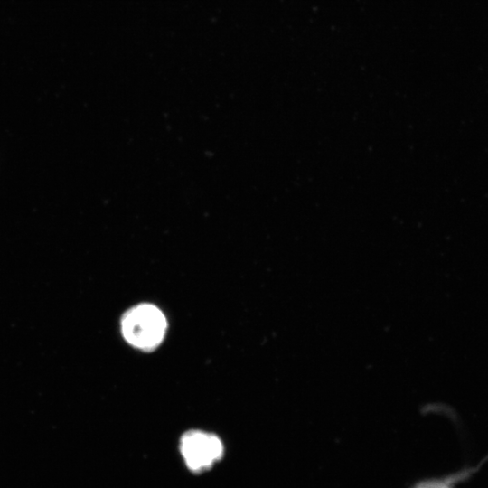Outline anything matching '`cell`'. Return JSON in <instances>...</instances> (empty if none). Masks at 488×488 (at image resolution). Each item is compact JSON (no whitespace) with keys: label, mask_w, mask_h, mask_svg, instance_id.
Instances as JSON below:
<instances>
[{"label":"cell","mask_w":488,"mask_h":488,"mask_svg":"<svg viewBox=\"0 0 488 488\" xmlns=\"http://www.w3.org/2000/svg\"><path fill=\"white\" fill-rule=\"evenodd\" d=\"M181 453L193 472L209 469L223 455V445L214 434L190 430L181 437Z\"/></svg>","instance_id":"obj_2"},{"label":"cell","mask_w":488,"mask_h":488,"mask_svg":"<svg viewBox=\"0 0 488 488\" xmlns=\"http://www.w3.org/2000/svg\"><path fill=\"white\" fill-rule=\"evenodd\" d=\"M166 328L164 314L151 304L133 306L121 319V332L125 340L143 351L156 348L164 340Z\"/></svg>","instance_id":"obj_1"}]
</instances>
